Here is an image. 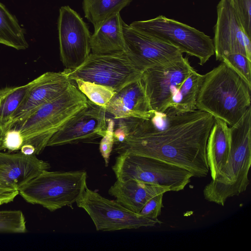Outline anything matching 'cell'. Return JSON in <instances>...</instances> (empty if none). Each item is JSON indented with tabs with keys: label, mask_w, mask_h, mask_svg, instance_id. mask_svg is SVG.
I'll list each match as a JSON object with an SVG mask.
<instances>
[{
	"label": "cell",
	"mask_w": 251,
	"mask_h": 251,
	"mask_svg": "<svg viewBox=\"0 0 251 251\" xmlns=\"http://www.w3.org/2000/svg\"><path fill=\"white\" fill-rule=\"evenodd\" d=\"M72 82L64 71L48 72L33 79V85L10 121L0 130V135L42 105L58 97Z\"/></svg>",
	"instance_id": "15"
},
{
	"label": "cell",
	"mask_w": 251,
	"mask_h": 251,
	"mask_svg": "<svg viewBox=\"0 0 251 251\" xmlns=\"http://www.w3.org/2000/svg\"><path fill=\"white\" fill-rule=\"evenodd\" d=\"M246 34L251 37V0H231Z\"/></svg>",
	"instance_id": "28"
},
{
	"label": "cell",
	"mask_w": 251,
	"mask_h": 251,
	"mask_svg": "<svg viewBox=\"0 0 251 251\" xmlns=\"http://www.w3.org/2000/svg\"><path fill=\"white\" fill-rule=\"evenodd\" d=\"M229 153V130L228 125L215 118L206 146V155L212 179L226 165Z\"/></svg>",
	"instance_id": "19"
},
{
	"label": "cell",
	"mask_w": 251,
	"mask_h": 251,
	"mask_svg": "<svg viewBox=\"0 0 251 251\" xmlns=\"http://www.w3.org/2000/svg\"><path fill=\"white\" fill-rule=\"evenodd\" d=\"M50 168L47 161L36 155H26L0 151V178L18 190L23 185Z\"/></svg>",
	"instance_id": "17"
},
{
	"label": "cell",
	"mask_w": 251,
	"mask_h": 251,
	"mask_svg": "<svg viewBox=\"0 0 251 251\" xmlns=\"http://www.w3.org/2000/svg\"><path fill=\"white\" fill-rule=\"evenodd\" d=\"M203 76V75L194 70L182 83L173 96L168 108L163 113L175 115L197 109V97Z\"/></svg>",
	"instance_id": "21"
},
{
	"label": "cell",
	"mask_w": 251,
	"mask_h": 251,
	"mask_svg": "<svg viewBox=\"0 0 251 251\" xmlns=\"http://www.w3.org/2000/svg\"><path fill=\"white\" fill-rule=\"evenodd\" d=\"M227 161L203 190L208 201L224 206L226 200L244 192L249 184L251 165V106L234 125L229 127Z\"/></svg>",
	"instance_id": "3"
},
{
	"label": "cell",
	"mask_w": 251,
	"mask_h": 251,
	"mask_svg": "<svg viewBox=\"0 0 251 251\" xmlns=\"http://www.w3.org/2000/svg\"><path fill=\"white\" fill-rule=\"evenodd\" d=\"M240 75L251 87V60L242 54L234 53L225 57L221 61Z\"/></svg>",
	"instance_id": "27"
},
{
	"label": "cell",
	"mask_w": 251,
	"mask_h": 251,
	"mask_svg": "<svg viewBox=\"0 0 251 251\" xmlns=\"http://www.w3.org/2000/svg\"><path fill=\"white\" fill-rule=\"evenodd\" d=\"M74 81L78 90L90 101L104 109L116 93L113 89L100 84L79 79Z\"/></svg>",
	"instance_id": "25"
},
{
	"label": "cell",
	"mask_w": 251,
	"mask_h": 251,
	"mask_svg": "<svg viewBox=\"0 0 251 251\" xmlns=\"http://www.w3.org/2000/svg\"><path fill=\"white\" fill-rule=\"evenodd\" d=\"M72 81L79 79L109 87L116 92L141 77L142 72L126 53H90L85 61L73 70L64 71Z\"/></svg>",
	"instance_id": "8"
},
{
	"label": "cell",
	"mask_w": 251,
	"mask_h": 251,
	"mask_svg": "<svg viewBox=\"0 0 251 251\" xmlns=\"http://www.w3.org/2000/svg\"><path fill=\"white\" fill-rule=\"evenodd\" d=\"M194 70L188 58L183 57L144 71L141 78L152 109L163 113L175 93Z\"/></svg>",
	"instance_id": "10"
},
{
	"label": "cell",
	"mask_w": 251,
	"mask_h": 251,
	"mask_svg": "<svg viewBox=\"0 0 251 251\" xmlns=\"http://www.w3.org/2000/svg\"><path fill=\"white\" fill-rule=\"evenodd\" d=\"M129 25L171 44L183 53L198 58L201 65L214 55L213 41L210 37L194 27L163 15L135 21Z\"/></svg>",
	"instance_id": "7"
},
{
	"label": "cell",
	"mask_w": 251,
	"mask_h": 251,
	"mask_svg": "<svg viewBox=\"0 0 251 251\" xmlns=\"http://www.w3.org/2000/svg\"><path fill=\"white\" fill-rule=\"evenodd\" d=\"M87 104L86 96L72 82L60 96L42 105L9 130L18 131L23 146H33L35 154L38 155L47 147L52 135Z\"/></svg>",
	"instance_id": "4"
},
{
	"label": "cell",
	"mask_w": 251,
	"mask_h": 251,
	"mask_svg": "<svg viewBox=\"0 0 251 251\" xmlns=\"http://www.w3.org/2000/svg\"><path fill=\"white\" fill-rule=\"evenodd\" d=\"M126 53L141 72L152 67L180 59L183 52L171 44L132 28L124 22Z\"/></svg>",
	"instance_id": "12"
},
{
	"label": "cell",
	"mask_w": 251,
	"mask_h": 251,
	"mask_svg": "<svg viewBox=\"0 0 251 251\" xmlns=\"http://www.w3.org/2000/svg\"><path fill=\"white\" fill-rule=\"evenodd\" d=\"M132 0H83L85 18L93 24L94 31L108 19L119 13Z\"/></svg>",
	"instance_id": "22"
},
{
	"label": "cell",
	"mask_w": 251,
	"mask_h": 251,
	"mask_svg": "<svg viewBox=\"0 0 251 251\" xmlns=\"http://www.w3.org/2000/svg\"><path fill=\"white\" fill-rule=\"evenodd\" d=\"M203 75L197 97V109L230 126L234 125L251 107V87L223 62Z\"/></svg>",
	"instance_id": "2"
},
{
	"label": "cell",
	"mask_w": 251,
	"mask_h": 251,
	"mask_svg": "<svg viewBox=\"0 0 251 251\" xmlns=\"http://www.w3.org/2000/svg\"><path fill=\"white\" fill-rule=\"evenodd\" d=\"M33 84V80L24 85L0 89V130L10 121Z\"/></svg>",
	"instance_id": "24"
},
{
	"label": "cell",
	"mask_w": 251,
	"mask_h": 251,
	"mask_svg": "<svg viewBox=\"0 0 251 251\" xmlns=\"http://www.w3.org/2000/svg\"><path fill=\"white\" fill-rule=\"evenodd\" d=\"M167 115L165 126L157 131L144 129L141 119L134 118L127 136L115 145L114 152L154 158L186 169L194 177L206 176L209 171L206 146L215 118L198 109Z\"/></svg>",
	"instance_id": "1"
},
{
	"label": "cell",
	"mask_w": 251,
	"mask_h": 251,
	"mask_svg": "<svg viewBox=\"0 0 251 251\" xmlns=\"http://www.w3.org/2000/svg\"><path fill=\"white\" fill-rule=\"evenodd\" d=\"M105 110L114 119L147 120L155 111L150 105L141 78L116 92Z\"/></svg>",
	"instance_id": "16"
},
{
	"label": "cell",
	"mask_w": 251,
	"mask_h": 251,
	"mask_svg": "<svg viewBox=\"0 0 251 251\" xmlns=\"http://www.w3.org/2000/svg\"><path fill=\"white\" fill-rule=\"evenodd\" d=\"M117 180H135L166 188L183 190L193 176L189 171L163 161L126 151L119 153L112 167Z\"/></svg>",
	"instance_id": "6"
},
{
	"label": "cell",
	"mask_w": 251,
	"mask_h": 251,
	"mask_svg": "<svg viewBox=\"0 0 251 251\" xmlns=\"http://www.w3.org/2000/svg\"><path fill=\"white\" fill-rule=\"evenodd\" d=\"M18 194V189L0 178V205L12 201Z\"/></svg>",
	"instance_id": "31"
},
{
	"label": "cell",
	"mask_w": 251,
	"mask_h": 251,
	"mask_svg": "<svg viewBox=\"0 0 251 251\" xmlns=\"http://www.w3.org/2000/svg\"><path fill=\"white\" fill-rule=\"evenodd\" d=\"M76 203L88 214L97 231L137 229L161 223L134 213L87 187Z\"/></svg>",
	"instance_id": "9"
},
{
	"label": "cell",
	"mask_w": 251,
	"mask_h": 251,
	"mask_svg": "<svg viewBox=\"0 0 251 251\" xmlns=\"http://www.w3.org/2000/svg\"><path fill=\"white\" fill-rule=\"evenodd\" d=\"M20 151L22 153L26 155L35 154V148L33 146L30 145H25L21 147Z\"/></svg>",
	"instance_id": "32"
},
{
	"label": "cell",
	"mask_w": 251,
	"mask_h": 251,
	"mask_svg": "<svg viewBox=\"0 0 251 251\" xmlns=\"http://www.w3.org/2000/svg\"><path fill=\"white\" fill-rule=\"evenodd\" d=\"M107 130L105 135L102 137L100 143V151L102 156L105 165L109 164V158L114 145L113 132L115 120L112 118L106 119Z\"/></svg>",
	"instance_id": "29"
},
{
	"label": "cell",
	"mask_w": 251,
	"mask_h": 251,
	"mask_svg": "<svg viewBox=\"0 0 251 251\" xmlns=\"http://www.w3.org/2000/svg\"><path fill=\"white\" fill-rule=\"evenodd\" d=\"M58 30L61 60L65 69H75L90 54L89 28L76 12L64 6L59 9Z\"/></svg>",
	"instance_id": "11"
},
{
	"label": "cell",
	"mask_w": 251,
	"mask_h": 251,
	"mask_svg": "<svg viewBox=\"0 0 251 251\" xmlns=\"http://www.w3.org/2000/svg\"><path fill=\"white\" fill-rule=\"evenodd\" d=\"M123 23L120 14L112 16L91 37V50L94 54H109L126 52Z\"/></svg>",
	"instance_id": "20"
},
{
	"label": "cell",
	"mask_w": 251,
	"mask_h": 251,
	"mask_svg": "<svg viewBox=\"0 0 251 251\" xmlns=\"http://www.w3.org/2000/svg\"><path fill=\"white\" fill-rule=\"evenodd\" d=\"M170 191L166 188L135 180H117L108 190L116 201L128 210L139 213L146 203L152 197Z\"/></svg>",
	"instance_id": "18"
},
{
	"label": "cell",
	"mask_w": 251,
	"mask_h": 251,
	"mask_svg": "<svg viewBox=\"0 0 251 251\" xmlns=\"http://www.w3.org/2000/svg\"><path fill=\"white\" fill-rule=\"evenodd\" d=\"M163 194H159L150 199L144 205L139 214L147 218L158 220V217L160 215Z\"/></svg>",
	"instance_id": "30"
},
{
	"label": "cell",
	"mask_w": 251,
	"mask_h": 251,
	"mask_svg": "<svg viewBox=\"0 0 251 251\" xmlns=\"http://www.w3.org/2000/svg\"><path fill=\"white\" fill-rule=\"evenodd\" d=\"M0 44L17 50L28 47L24 29L16 18L0 2Z\"/></svg>",
	"instance_id": "23"
},
{
	"label": "cell",
	"mask_w": 251,
	"mask_h": 251,
	"mask_svg": "<svg viewBox=\"0 0 251 251\" xmlns=\"http://www.w3.org/2000/svg\"><path fill=\"white\" fill-rule=\"evenodd\" d=\"M213 39L214 54L220 61L234 53L242 54L251 60V41L245 32L231 0H220Z\"/></svg>",
	"instance_id": "13"
},
{
	"label": "cell",
	"mask_w": 251,
	"mask_h": 251,
	"mask_svg": "<svg viewBox=\"0 0 251 251\" xmlns=\"http://www.w3.org/2000/svg\"><path fill=\"white\" fill-rule=\"evenodd\" d=\"M26 231V221L21 211H0V233H22Z\"/></svg>",
	"instance_id": "26"
},
{
	"label": "cell",
	"mask_w": 251,
	"mask_h": 251,
	"mask_svg": "<svg viewBox=\"0 0 251 251\" xmlns=\"http://www.w3.org/2000/svg\"><path fill=\"white\" fill-rule=\"evenodd\" d=\"M87 172L46 171L19 189V194L27 202L39 204L51 212L72 205L87 187Z\"/></svg>",
	"instance_id": "5"
},
{
	"label": "cell",
	"mask_w": 251,
	"mask_h": 251,
	"mask_svg": "<svg viewBox=\"0 0 251 251\" xmlns=\"http://www.w3.org/2000/svg\"><path fill=\"white\" fill-rule=\"evenodd\" d=\"M106 119L105 109L88 100L87 105L52 135L47 146L76 144L102 137L107 130Z\"/></svg>",
	"instance_id": "14"
}]
</instances>
